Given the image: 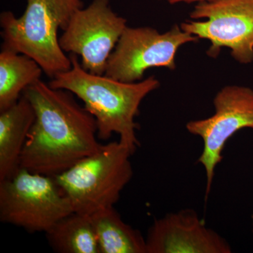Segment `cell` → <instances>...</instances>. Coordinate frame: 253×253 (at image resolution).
<instances>
[{
    "instance_id": "cell-1",
    "label": "cell",
    "mask_w": 253,
    "mask_h": 253,
    "mask_svg": "<svg viewBox=\"0 0 253 253\" xmlns=\"http://www.w3.org/2000/svg\"><path fill=\"white\" fill-rule=\"evenodd\" d=\"M36 119L23 148L20 168L55 176L99 151L96 120L71 91L39 80L23 91Z\"/></svg>"
},
{
    "instance_id": "cell-2",
    "label": "cell",
    "mask_w": 253,
    "mask_h": 253,
    "mask_svg": "<svg viewBox=\"0 0 253 253\" xmlns=\"http://www.w3.org/2000/svg\"><path fill=\"white\" fill-rule=\"evenodd\" d=\"M72 67L56 75L48 84L54 89L71 91L84 103L97 125L98 137L108 140L116 133L119 141L133 154L140 145L135 118L148 94L159 88L154 76L136 83H125L106 75H95L82 67L77 55H70Z\"/></svg>"
},
{
    "instance_id": "cell-3",
    "label": "cell",
    "mask_w": 253,
    "mask_h": 253,
    "mask_svg": "<svg viewBox=\"0 0 253 253\" xmlns=\"http://www.w3.org/2000/svg\"><path fill=\"white\" fill-rule=\"evenodd\" d=\"M22 16L11 11L0 15L1 48L27 55L52 79L72 67L71 58L59 44L58 31H64L73 15L84 7L81 0H26Z\"/></svg>"
},
{
    "instance_id": "cell-4",
    "label": "cell",
    "mask_w": 253,
    "mask_h": 253,
    "mask_svg": "<svg viewBox=\"0 0 253 253\" xmlns=\"http://www.w3.org/2000/svg\"><path fill=\"white\" fill-rule=\"evenodd\" d=\"M133 154L121 141H112L54 176L74 212L91 215L114 206L132 179Z\"/></svg>"
},
{
    "instance_id": "cell-5",
    "label": "cell",
    "mask_w": 253,
    "mask_h": 253,
    "mask_svg": "<svg viewBox=\"0 0 253 253\" xmlns=\"http://www.w3.org/2000/svg\"><path fill=\"white\" fill-rule=\"evenodd\" d=\"M74 212L71 201L54 176L20 168L0 181V221L29 232L49 230L63 217Z\"/></svg>"
},
{
    "instance_id": "cell-6",
    "label": "cell",
    "mask_w": 253,
    "mask_h": 253,
    "mask_svg": "<svg viewBox=\"0 0 253 253\" xmlns=\"http://www.w3.org/2000/svg\"><path fill=\"white\" fill-rule=\"evenodd\" d=\"M192 19L180 27L199 39L211 42L208 56L216 58L221 48L231 49L236 61H253V0H212L201 1L190 14Z\"/></svg>"
},
{
    "instance_id": "cell-7",
    "label": "cell",
    "mask_w": 253,
    "mask_h": 253,
    "mask_svg": "<svg viewBox=\"0 0 253 253\" xmlns=\"http://www.w3.org/2000/svg\"><path fill=\"white\" fill-rule=\"evenodd\" d=\"M199 40L177 25L164 33L151 27L126 26L110 55L105 75L125 83H136L142 81L149 68L174 70L178 49Z\"/></svg>"
},
{
    "instance_id": "cell-8",
    "label": "cell",
    "mask_w": 253,
    "mask_h": 253,
    "mask_svg": "<svg viewBox=\"0 0 253 253\" xmlns=\"http://www.w3.org/2000/svg\"><path fill=\"white\" fill-rule=\"evenodd\" d=\"M213 104L215 111L212 116L189 121L186 126L190 134L204 141L198 162L206 172V199L212 188L215 168L222 161L227 141L241 129H253V89L245 86H224L214 96Z\"/></svg>"
},
{
    "instance_id": "cell-9",
    "label": "cell",
    "mask_w": 253,
    "mask_h": 253,
    "mask_svg": "<svg viewBox=\"0 0 253 253\" xmlns=\"http://www.w3.org/2000/svg\"><path fill=\"white\" fill-rule=\"evenodd\" d=\"M126 20L113 11L110 0H93L73 15L59 44L64 52L81 56L83 69L105 75L110 55L126 27Z\"/></svg>"
},
{
    "instance_id": "cell-10",
    "label": "cell",
    "mask_w": 253,
    "mask_h": 253,
    "mask_svg": "<svg viewBox=\"0 0 253 253\" xmlns=\"http://www.w3.org/2000/svg\"><path fill=\"white\" fill-rule=\"evenodd\" d=\"M146 253H231L230 244L206 226L194 210L155 219L146 238Z\"/></svg>"
},
{
    "instance_id": "cell-11",
    "label": "cell",
    "mask_w": 253,
    "mask_h": 253,
    "mask_svg": "<svg viewBox=\"0 0 253 253\" xmlns=\"http://www.w3.org/2000/svg\"><path fill=\"white\" fill-rule=\"evenodd\" d=\"M36 119L33 106L22 94L7 109L0 111V181L20 168V159Z\"/></svg>"
},
{
    "instance_id": "cell-12",
    "label": "cell",
    "mask_w": 253,
    "mask_h": 253,
    "mask_svg": "<svg viewBox=\"0 0 253 253\" xmlns=\"http://www.w3.org/2000/svg\"><path fill=\"white\" fill-rule=\"evenodd\" d=\"M100 253H146V239L113 207L91 214Z\"/></svg>"
},
{
    "instance_id": "cell-13",
    "label": "cell",
    "mask_w": 253,
    "mask_h": 253,
    "mask_svg": "<svg viewBox=\"0 0 253 253\" xmlns=\"http://www.w3.org/2000/svg\"><path fill=\"white\" fill-rule=\"evenodd\" d=\"M42 68L27 55L1 48L0 52V111L19 100L23 91L41 80Z\"/></svg>"
},
{
    "instance_id": "cell-14",
    "label": "cell",
    "mask_w": 253,
    "mask_h": 253,
    "mask_svg": "<svg viewBox=\"0 0 253 253\" xmlns=\"http://www.w3.org/2000/svg\"><path fill=\"white\" fill-rule=\"evenodd\" d=\"M49 246L59 253H100L91 217L73 212L45 233Z\"/></svg>"
},
{
    "instance_id": "cell-15",
    "label": "cell",
    "mask_w": 253,
    "mask_h": 253,
    "mask_svg": "<svg viewBox=\"0 0 253 253\" xmlns=\"http://www.w3.org/2000/svg\"><path fill=\"white\" fill-rule=\"evenodd\" d=\"M168 1L169 4H175L178 3L201 2V1H212V0H168Z\"/></svg>"
},
{
    "instance_id": "cell-16",
    "label": "cell",
    "mask_w": 253,
    "mask_h": 253,
    "mask_svg": "<svg viewBox=\"0 0 253 253\" xmlns=\"http://www.w3.org/2000/svg\"><path fill=\"white\" fill-rule=\"evenodd\" d=\"M251 221H252L253 233V212L252 215H251Z\"/></svg>"
}]
</instances>
